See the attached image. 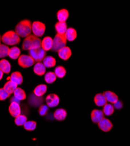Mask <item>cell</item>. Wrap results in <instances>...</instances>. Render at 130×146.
Wrapping results in <instances>:
<instances>
[{
  "label": "cell",
  "instance_id": "cell-9",
  "mask_svg": "<svg viewBox=\"0 0 130 146\" xmlns=\"http://www.w3.org/2000/svg\"><path fill=\"white\" fill-rule=\"evenodd\" d=\"M97 125L99 128L105 133L109 132L113 127V124L110 120L105 117H104L100 122H99Z\"/></svg>",
  "mask_w": 130,
  "mask_h": 146
},
{
  "label": "cell",
  "instance_id": "cell-5",
  "mask_svg": "<svg viewBox=\"0 0 130 146\" xmlns=\"http://www.w3.org/2000/svg\"><path fill=\"white\" fill-rule=\"evenodd\" d=\"M46 52L41 47L28 51L29 55L33 58L35 63H41L46 57Z\"/></svg>",
  "mask_w": 130,
  "mask_h": 146
},
{
  "label": "cell",
  "instance_id": "cell-13",
  "mask_svg": "<svg viewBox=\"0 0 130 146\" xmlns=\"http://www.w3.org/2000/svg\"><path fill=\"white\" fill-rule=\"evenodd\" d=\"M29 104L33 106V107H38L42 105V104L43 102V98L42 97H39L35 95L34 94L30 95L29 96Z\"/></svg>",
  "mask_w": 130,
  "mask_h": 146
},
{
  "label": "cell",
  "instance_id": "cell-22",
  "mask_svg": "<svg viewBox=\"0 0 130 146\" xmlns=\"http://www.w3.org/2000/svg\"><path fill=\"white\" fill-rule=\"evenodd\" d=\"M48 87L45 84H39L35 88L33 94L39 97L43 96L47 92Z\"/></svg>",
  "mask_w": 130,
  "mask_h": 146
},
{
  "label": "cell",
  "instance_id": "cell-18",
  "mask_svg": "<svg viewBox=\"0 0 130 146\" xmlns=\"http://www.w3.org/2000/svg\"><path fill=\"white\" fill-rule=\"evenodd\" d=\"M55 29L56 33L65 35L67 29V24L66 22H57L55 25Z\"/></svg>",
  "mask_w": 130,
  "mask_h": 146
},
{
  "label": "cell",
  "instance_id": "cell-36",
  "mask_svg": "<svg viewBox=\"0 0 130 146\" xmlns=\"http://www.w3.org/2000/svg\"><path fill=\"white\" fill-rule=\"evenodd\" d=\"M9 96L10 95L7 93L4 88H0V101H5Z\"/></svg>",
  "mask_w": 130,
  "mask_h": 146
},
{
  "label": "cell",
  "instance_id": "cell-27",
  "mask_svg": "<svg viewBox=\"0 0 130 146\" xmlns=\"http://www.w3.org/2000/svg\"><path fill=\"white\" fill-rule=\"evenodd\" d=\"M21 56V50L20 48L17 46H14L9 48L8 52V56L9 58L13 60H16L19 58Z\"/></svg>",
  "mask_w": 130,
  "mask_h": 146
},
{
  "label": "cell",
  "instance_id": "cell-3",
  "mask_svg": "<svg viewBox=\"0 0 130 146\" xmlns=\"http://www.w3.org/2000/svg\"><path fill=\"white\" fill-rule=\"evenodd\" d=\"M1 41L7 46H14L20 43L21 38L15 31H9L3 34Z\"/></svg>",
  "mask_w": 130,
  "mask_h": 146
},
{
  "label": "cell",
  "instance_id": "cell-16",
  "mask_svg": "<svg viewBox=\"0 0 130 146\" xmlns=\"http://www.w3.org/2000/svg\"><path fill=\"white\" fill-rule=\"evenodd\" d=\"M67 111L63 108H59L56 109L53 113L54 118L57 121H63L67 117Z\"/></svg>",
  "mask_w": 130,
  "mask_h": 146
},
{
  "label": "cell",
  "instance_id": "cell-31",
  "mask_svg": "<svg viewBox=\"0 0 130 146\" xmlns=\"http://www.w3.org/2000/svg\"><path fill=\"white\" fill-rule=\"evenodd\" d=\"M56 78L57 77L56 76L54 72L48 71L45 74V81L46 83H48L49 84H53V82H55L56 80Z\"/></svg>",
  "mask_w": 130,
  "mask_h": 146
},
{
  "label": "cell",
  "instance_id": "cell-26",
  "mask_svg": "<svg viewBox=\"0 0 130 146\" xmlns=\"http://www.w3.org/2000/svg\"><path fill=\"white\" fill-rule=\"evenodd\" d=\"M11 66L10 63L6 59H2L0 60V70L4 74H9L11 71Z\"/></svg>",
  "mask_w": 130,
  "mask_h": 146
},
{
  "label": "cell",
  "instance_id": "cell-6",
  "mask_svg": "<svg viewBox=\"0 0 130 146\" xmlns=\"http://www.w3.org/2000/svg\"><path fill=\"white\" fill-rule=\"evenodd\" d=\"M46 31L45 24L40 21H34L32 24V31L35 36L42 37Z\"/></svg>",
  "mask_w": 130,
  "mask_h": 146
},
{
  "label": "cell",
  "instance_id": "cell-10",
  "mask_svg": "<svg viewBox=\"0 0 130 146\" xmlns=\"http://www.w3.org/2000/svg\"><path fill=\"white\" fill-rule=\"evenodd\" d=\"M90 116L93 123L97 124L104 117V115L103 111L100 110V109H94L92 110Z\"/></svg>",
  "mask_w": 130,
  "mask_h": 146
},
{
  "label": "cell",
  "instance_id": "cell-30",
  "mask_svg": "<svg viewBox=\"0 0 130 146\" xmlns=\"http://www.w3.org/2000/svg\"><path fill=\"white\" fill-rule=\"evenodd\" d=\"M14 96L19 101L25 100L27 98V95L24 90L22 88L18 87L14 92Z\"/></svg>",
  "mask_w": 130,
  "mask_h": 146
},
{
  "label": "cell",
  "instance_id": "cell-4",
  "mask_svg": "<svg viewBox=\"0 0 130 146\" xmlns=\"http://www.w3.org/2000/svg\"><path fill=\"white\" fill-rule=\"evenodd\" d=\"M67 41L65 35L56 33L53 39V47L51 50L54 52H58L61 48L66 46Z\"/></svg>",
  "mask_w": 130,
  "mask_h": 146
},
{
  "label": "cell",
  "instance_id": "cell-37",
  "mask_svg": "<svg viewBox=\"0 0 130 146\" xmlns=\"http://www.w3.org/2000/svg\"><path fill=\"white\" fill-rule=\"evenodd\" d=\"M113 105H114L113 106H114V108L117 109V110H120V109H121L123 108V106H124L123 102L121 100H119L116 103H115Z\"/></svg>",
  "mask_w": 130,
  "mask_h": 146
},
{
  "label": "cell",
  "instance_id": "cell-34",
  "mask_svg": "<svg viewBox=\"0 0 130 146\" xmlns=\"http://www.w3.org/2000/svg\"><path fill=\"white\" fill-rule=\"evenodd\" d=\"M23 127L28 131H33L37 127V122L33 120L27 121V122L23 125Z\"/></svg>",
  "mask_w": 130,
  "mask_h": 146
},
{
  "label": "cell",
  "instance_id": "cell-1",
  "mask_svg": "<svg viewBox=\"0 0 130 146\" xmlns=\"http://www.w3.org/2000/svg\"><path fill=\"white\" fill-rule=\"evenodd\" d=\"M32 22L29 19L21 20L15 28V32L19 37L27 38L32 32Z\"/></svg>",
  "mask_w": 130,
  "mask_h": 146
},
{
  "label": "cell",
  "instance_id": "cell-23",
  "mask_svg": "<svg viewBox=\"0 0 130 146\" xmlns=\"http://www.w3.org/2000/svg\"><path fill=\"white\" fill-rule=\"evenodd\" d=\"M57 19L59 22H66L69 17V13L66 9L59 10L56 14Z\"/></svg>",
  "mask_w": 130,
  "mask_h": 146
},
{
  "label": "cell",
  "instance_id": "cell-2",
  "mask_svg": "<svg viewBox=\"0 0 130 146\" xmlns=\"http://www.w3.org/2000/svg\"><path fill=\"white\" fill-rule=\"evenodd\" d=\"M41 40L34 35H30L25 38L22 45L23 50H30L41 47Z\"/></svg>",
  "mask_w": 130,
  "mask_h": 146
},
{
  "label": "cell",
  "instance_id": "cell-32",
  "mask_svg": "<svg viewBox=\"0 0 130 146\" xmlns=\"http://www.w3.org/2000/svg\"><path fill=\"white\" fill-rule=\"evenodd\" d=\"M27 117L24 115H20L15 119V123L17 126H21L24 125L27 121Z\"/></svg>",
  "mask_w": 130,
  "mask_h": 146
},
{
  "label": "cell",
  "instance_id": "cell-14",
  "mask_svg": "<svg viewBox=\"0 0 130 146\" xmlns=\"http://www.w3.org/2000/svg\"><path fill=\"white\" fill-rule=\"evenodd\" d=\"M53 47V39L50 36H46L41 42V47L45 51H49L52 50Z\"/></svg>",
  "mask_w": 130,
  "mask_h": 146
},
{
  "label": "cell",
  "instance_id": "cell-20",
  "mask_svg": "<svg viewBox=\"0 0 130 146\" xmlns=\"http://www.w3.org/2000/svg\"><path fill=\"white\" fill-rule=\"evenodd\" d=\"M33 72L38 76H42L46 74V67L42 63H37L33 67Z\"/></svg>",
  "mask_w": 130,
  "mask_h": 146
},
{
  "label": "cell",
  "instance_id": "cell-7",
  "mask_svg": "<svg viewBox=\"0 0 130 146\" xmlns=\"http://www.w3.org/2000/svg\"><path fill=\"white\" fill-rule=\"evenodd\" d=\"M35 62L33 58L29 55L22 54L18 60V65L23 68H29L35 64Z\"/></svg>",
  "mask_w": 130,
  "mask_h": 146
},
{
  "label": "cell",
  "instance_id": "cell-35",
  "mask_svg": "<svg viewBox=\"0 0 130 146\" xmlns=\"http://www.w3.org/2000/svg\"><path fill=\"white\" fill-rule=\"evenodd\" d=\"M39 113L40 116H44L48 114L49 112V107L47 106V105H43L42 104L41 105L39 108Z\"/></svg>",
  "mask_w": 130,
  "mask_h": 146
},
{
  "label": "cell",
  "instance_id": "cell-12",
  "mask_svg": "<svg viewBox=\"0 0 130 146\" xmlns=\"http://www.w3.org/2000/svg\"><path fill=\"white\" fill-rule=\"evenodd\" d=\"M57 54L58 56L62 60L67 61L70 58L71 56H72V50L70 49V48L69 47L65 46L58 51Z\"/></svg>",
  "mask_w": 130,
  "mask_h": 146
},
{
  "label": "cell",
  "instance_id": "cell-19",
  "mask_svg": "<svg viewBox=\"0 0 130 146\" xmlns=\"http://www.w3.org/2000/svg\"><path fill=\"white\" fill-rule=\"evenodd\" d=\"M94 102L96 105V106L99 107L104 106L107 102L104 95L102 93L97 94L95 96H94Z\"/></svg>",
  "mask_w": 130,
  "mask_h": 146
},
{
  "label": "cell",
  "instance_id": "cell-25",
  "mask_svg": "<svg viewBox=\"0 0 130 146\" xmlns=\"http://www.w3.org/2000/svg\"><path fill=\"white\" fill-rule=\"evenodd\" d=\"M17 88H18V85L10 80L7 81L4 86V89L9 95L14 94V91Z\"/></svg>",
  "mask_w": 130,
  "mask_h": 146
},
{
  "label": "cell",
  "instance_id": "cell-33",
  "mask_svg": "<svg viewBox=\"0 0 130 146\" xmlns=\"http://www.w3.org/2000/svg\"><path fill=\"white\" fill-rule=\"evenodd\" d=\"M9 48L8 46L4 44H0V58L8 56Z\"/></svg>",
  "mask_w": 130,
  "mask_h": 146
},
{
  "label": "cell",
  "instance_id": "cell-39",
  "mask_svg": "<svg viewBox=\"0 0 130 146\" xmlns=\"http://www.w3.org/2000/svg\"><path fill=\"white\" fill-rule=\"evenodd\" d=\"M3 74H4V72L0 70V81H1L3 78Z\"/></svg>",
  "mask_w": 130,
  "mask_h": 146
},
{
  "label": "cell",
  "instance_id": "cell-8",
  "mask_svg": "<svg viewBox=\"0 0 130 146\" xmlns=\"http://www.w3.org/2000/svg\"><path fill=\"white\" fill-rule=\"evenodd\" d=\"M45 102L48 107L55 108L59 104L60 98L57 94H51L46 96Z\"/></svg>",
  "mask_w": 130,
  "mask_h": 146
},
{
  "label": "cell",
  "instance_id": "cell-38",
  "mask_svg": "<svg viewBox=\"0 0 130 146\" xmlns=\"http://www.w3.org/2000/svg\"><path fill=\"white\" fill-rule=\"evenodd\" d=\"M10 102H11H11H16L19 104H20V101H19L17 98H16L14 96L12 97V98L10 99Z\"/></svg>",
  "mask_w": 130,
  "mask_h": 146
},
{
  "label": "cell",
  "instance_id": "cell-17",
  "mask_svg": "<svg viewBox=\"0 0 130 146\" xmlns=\"http://www.w3.org/2000/svg\"><path fill=\"white\" fill-rule=\"evenodd\" d=\"M7 80H9L10 81H13V82L17 84L18 86H19V85H21L23 80L22 74L19 71L13 72L11 74L10 77L7 78Z\"/></svg>",
  "mask_w": 130,
  "mask_h": 146
},
{
  "label": "cell",
  "instance_id": "cell-40",
  "mask_svg": "<svg viewBox=\"0 0 130 146\" xmlns=\"http://www.w3.org/2000/svg\"><path fill=\"white\" fill-rule=\"evenodd\" d=\"M1 35H0V44H1Z\"/></svg>",
  "mask_w": 130,
  "mask_h": 146
},
{
  "label": "cell",
  "instance_id": "cell-29",
  "mask_svg": "<svg viewBox=\"0 0 130 146\" xmlns=\"http://www.w3.org/2000/svg\"><path fill=\"white\" fill-rule=\"evenodd\" d=\"M115 111L114 106L111 104H106L103 108V112L105 116H111Z\"/></svg>",
  "mask_w": 130,
  "mask_h": 146
},
{
  "label": "cell",
  "instance_id": "cell-28",
  "mask_svg": "<svg viewBox=\"0 0 130 146\" xmlns=\"http://www.w3.org/2000/svg\"><path fill=\"white\" fill-rule=\"evenodd\" d=\"M54 73L57 77L59 78H62L66 76L67 71L63 66H58L55 67Z\"/></svg>",
  "mask_w": 130,
  "mask_h": 146
},
{
  "label": "cell",
  "instance_id": "cell-15",
  "mask_svg": "<svg viewBox=\"0 0 130 146\" xmlns=\"http://www.w3.org/2000/svg\"><path fill=\"white\" fill-rule=\"evenodd\" d=\"M103 94L104 95L107 101L109 102L111 104H114L119 100L118 95L111 91H105Z\"/></svg>",
  "mask_w": 130,
  "mask_h": 146
},
{
  "label": "cell",
  "instance_id": "cell-21",
  "mask_svg": "<svg viewBox=\"0 0 130 146\" xmlns=\"http://www.w3.org/2000/svg\"><path fill=\"white\" fill-rule=\"evenodd\" d=\"M65 36L67 40L69 42H73L76 39L77 36V33L76 30L75 28H67L65 34Z\"/></svg>",
  "mask_w": 130,
  "mask_h": 146
},
{
  "label": "cell",
  "instance_id": "cell-24",
  "mask_svg": "<svg viewBox=\"0 0 130 146\" xmlns=\"http://www.w3.org/2000/svg\"><path fill=\"white\" fill-rule=\"evenodd\" d=\"M43 64H44L46 68H53L56 66V60L55 58H54L53 56H46L43 60Z\"/></svg>",
  "mask_w": 130,
  "mask_h": 146
},
{
  "label": "cell",
  "instance_id": "cell-11",
  "mask_svg": "<svg viewBox=\"0 0 130 146\" xmlns=\"http://www.w3.org/2000/svg\"><path fill=\"white\" fill-rule=\"evenodd\" d=\"M8 111L13 117H17L20 115L21 113V109L19 104L16 102H11L8 108Z\"/></svg>",
  "mask_w": 130,
  "mask_h": 146
}]
</instances>
